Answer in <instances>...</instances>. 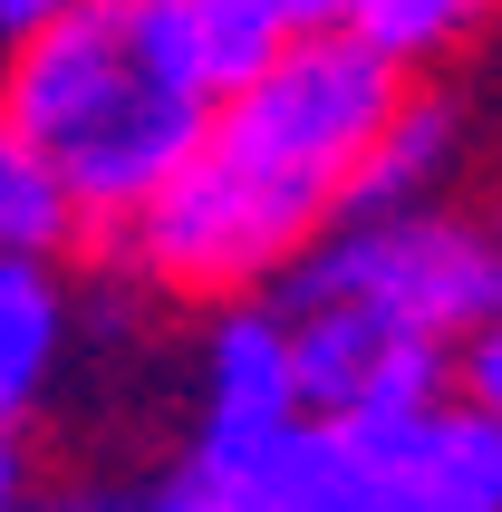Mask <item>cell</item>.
<instances>
[{
    "mask_svg": "<svg viewBox=\"0 0 502 512\" xmlns=\"http://www.w3.org/2000/svg\"><path fill=\"white\" fill-rule=\"evenodd\" d=\"M406 97H416L406 68L367 49L358 29L290 39L271 68L223 87L184 174L116 232L126 281H145L155 300H194V310L280 290L348 223L358 174Z\"/></svg>",
    "mask_w": 502,
    "mask_h": 512,
    "instance_id": "1",
    "label": "cell"
},
{
    "mask_svg": "<svg viewBox=\"0 0 502 512\" xmlns=\"http://www.w3.org/2000/svg\"><path fill=\"white\" fill-rule=\"evenodd\" d=\"M213 107L223 87L174 49L155 0H78L0 58V116L68 174L107 242L184 174Z\"/></svg>",
    "mask_w": 502,
    "mask_h": 512,
    "instance_id": "2",
    "label": "cell"
},
{
    "mask_svg": "<svg viewBox=\"0 0 502 512\" xmlns=\"http://www.w3.org/2000/svg\"><path fill=\"white\" fill-rule=\"evenodd\" d=\"M280 512H502V416L464 387L387 416H309Z\"/></svg>",
    "mask_w": 502,
    "mask_h": 512,
    "instance_id": "3",
    "label": "cell"
},
{
    "mask_svg": "<svg viewBox=\"0 0 502 512\" xmlns=\"http://www.w3.org/2000/svg\"><path fill=\"white\" fill-rule=\"evenodd\" d=\"M280 300H348V310H377L406 339L464 358V339H474L483 319H502V223L454 213V203L348 213L280 281Z\"/></svg>",
    "mask_w": 502,
    "mask_h": 512,
    "instance_id": "4",
    "label": "cell"
},
{
    "mask_svg": "<svg viewBox=\"0 0 502 512\" xmlns=\"http://www.w3.org/2000/svg\"><path fill=\"white\" fill-rule=\"evenodd\" d=\"M194 426L213 435H290L309 426V377H300V329L280 290L223 300L194 339Z\"/></svg>",
    "mask_w": 502,
    "mask_h": 512,
    "instance_id": "5",
    "label": "cell"
},
{
    "mask_svg": "<svg viewBox=\"0 0 502 512\" xmlns=\"http://www.w3.org/2000/svg\"><path fill=\"white\" fill-rule=\"evenodd\" d=\"M300 329V377H309V416H387V406H425L454 387L445 348L406 339L396 319L348 310V300H290Z\"/></svg>",
    "mask_w": 502,
    "mask_h": 512,
    "instance_id": "6",
    "label": "cell"
},
{
    "mask_svg": "<svg viewBox=\"0 0 502 512\" xmlns=\"http://www.w3.org/2000/svg\"><path fill=\"white\" fill-rule=\"evenodd\" d=\"M68 348H78V300L58 281V261L0 252V426H29L49 406Z\"/></svg>",
    "mask_w": 502,
    "mask_h": 512,
    "instance_id": "7",
    "label": "cell"
},
{
    "mask_svg": "<svg viewBox=\"0 0 502 512\" xmlns=\"http://www.w3.org/2000/svg\"><path fill=\"white\" fill-rule=\"evenodd\" d=\"M155 20L174 29V49L194 58L213 87H242L251 68H271L309 29H348V0H155Z\"/></svg>",
    "mask_w": 502,
    "mask_h": 512,
    "instance_id": "8",
    "label": "cell"
},
{
    "mask_svg": "<svg viewBox=\"0 0 502 512\" xmlns=\"http://www.w3.org/2000/svg\"><path fill=\"white\" fill-rule=\"evenodd\" d=\"M454 145H464V126H454L445 97H406V107H396V126L377 136V155H367L358 203H348V213H406V203H445Z\"/></svg>",
    "mask_w": 502,
    "mask_h": 512,
    "instance_id": "9",
    "label": "cell"
},
{
    "mask_svg": "<svg viewBox=\"0 0 502 512\" xmlns=\"http://www.w3.org/2000/svg\"><path fill=\"white\" fill-rule=\"evenodd\" d=\"M87 232H97V223H87V203L68 194V174L0 116V252L58 261V252H78Z\"/></svg>",
    "mask_w": 502,
    "mask_h": 512,
    "instance_id": "10",
    "label": "cell"
},
{
    "mask_svg": "<svg viewBox=\"0 0 502 512\" xmlns=\"http://www.w3.org/2000/svg\"><path fill=\"white\" fill-rule=\"evenodd\" d=\"M493 10H502V0H348V29H358L367 49H387L396 68L416 78V68L454 58Z\"/></svg>",
    "mask_w": 502,
    "mask_h": 512,
    "instance_id": "11",
    "label": "cell"
},
{
    "mask_svg": "<svg viewBox=\"0 0 502 512\" xmlns=\"http://www.w3.org/2000/svg\"><path fill=\"white\" fill-rule=\"evenodd\" d=\"M20 512H155V474H107V464H68V474H39Z\"/></svg>",
    "mask_w": 502,
    "mask_h": 512,
    "instance_id": "12",
    "label": "cell"
},
{
    "mask_svg": "<svg viewBox=\"0 0 502 512\" xmlns=\"http://www.w3.org/2000/svg\"><path fill=\"white\" fill-rule=\"evenodd\" d=\"M454 387H464L474 406H493V416H502V319H483L474 339H464V358H454Z\"/></svg>",
    "mask_w": 502,
    "mask_h": 512,
    "instance_id": "13",
    "label": "cell"
},
{
    "mask_svg": "<svg viewBox=\"0 0 502 512\" xmlns=\"http://www.w3.org/2000/svg\"><path fill=\"white\" fill-rule=\"evenodd\" d=\"M29 484H39V464H29V435L20 426H0V512H20Z\"/></svg>",
    "mask_w": 502,
    "mask_h": 512,
    "instance_id": "14",
    "label": "cell"
},
{
    "mask_svg": "<svg viewBox=\"0 0 502 512\" xmlns=\"http://www.w3.org/2000/svg\"><path fill=\"white\" fill-rule=\"evenodd\" d=\"M58 10H78V0H0V39H29V29L58 20Z\"/></svg>",
    "mask_w": 502,
    "mask_h": 512,
    "instance_id": "15",
    "label": "cell"
}]
</instances>
